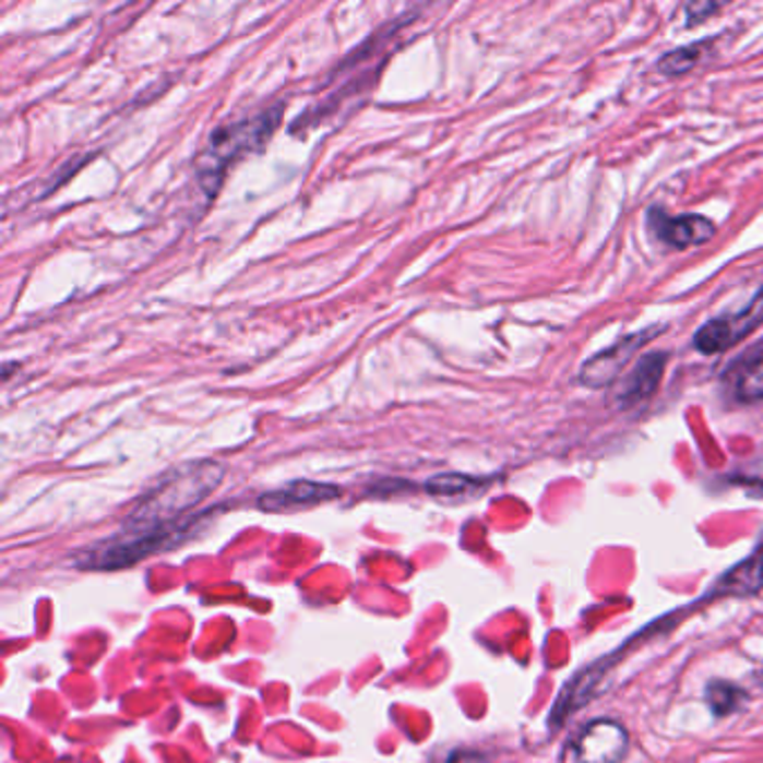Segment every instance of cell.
Returning a JSON list of instances; mask_svg holds the SVG:
<instances>
[{"label": "cell", "instance_id": "30bf717a", "mask_svg": "<svg viewBox=\"0 0 763 763\" xmlns=\"http://www.w3.org/2000/svg\"><path fill=\"white\" fill-rule=\"evenodd\" d=\"M605 669H607V663H596V665H592V667L580 669L577 675L564 685L560 699L556 701L553 714H551V728H553V730L560 728L558 724H560V722H567L569 716H571L582 703H587V701L594 696V692H596V688H598V683H600V679H603V675H605Z\"/></svg>", "mask_w": 763, "mask_h": 763}, {"label": "cell", "instance_id": "6da1fadb", "mask_svg": "<svg viewBox=\"0 0 763 763\" xmlns=\"http://www.w3.org/2000/svg\"><path fill=\"white\" fill-rule=\"evenodd\" d=\"M222 477L224 466L211 460L172 468L128 513L115 535L81 549L74 567L115 571L182 543L195 526V517L184 515L211 496Z\"/></svg>", "mask_w": 763, "mask_h": 763}, {"label": "cell", "instance_id": "8fae6325", "mask_svg": "<svg viewBox=\"0 0 763 763\" xmlns=\"http://www.w3.org/2000/svg\"><path fill=\"white\" fill-rule=\"evenodd\" d=\"M763 589V549H756L735 569H730L716 587L712 596H752Z\"/></svg>", "mask_w": 763, "mask_h": 763}, {"label": "cell", "instance_id": "5bb4252c", "mask_svg": "<svg viewBox=\"0 0 763 763\" xmlns=\"http://www.w3.org/2000/svg\"><path fill=\"white\" fill-rule=\"evenodd\" d=\"M703 50L705 43H696V45H685V48L671 50L665 57H660V61L656 63V70L665 76H681L688 74L701 59H703Z\"/></svg>", "mask_w": 763, "mask_h": 763}, {"label": "cell", "instance_id": "9a60e30c", "mask_svg": "<svg viewBox=\"0 0 763 763\" xmlns=\"http://www.w3.org/2000/svg\"><path fill=\"white\" fill-rule=\"evenodd\" d=\"M719 10H722V5H716V3H692V5H688V25H699Z\"/></svg>", "mask_w": 763, "mask_h": 763}, {"label": "cell", "instance_id": "277c9868", "mask_svg": "<svg viewBox=\"0 0 763 763\" xmlns=\"http://www.w3.org/2000/svg\"><path fill=\"white\" fill-rule=\"evenodd\" d=\"M763 323V289L754 294V298L739 311L726 313V317L712 319L694 334V347L701 354L714 356L722 354L743 338H748L752 332H756Z\"/></svg>", "mask_w": 763, "mask_h": 763}, {"label": "cell", "instance_id": "ba28073f", "mask_svg": "<svg viewBox=\"0 0 763 763\" xmlns=\"http://www.w3.org/2000/svg\"><path fill=\"white\" fill-rule=\"evenodd\" d=\"M665 368H667V351L645 354L632 370V374L624 377V381L616 388L613 396H616L618 408L622 410L632 408L652 398L663 381Z\"/></svg>", "mask_w": 763, "mask_h": 763}, {"label": "cell", "instance_id": "5b68a950", "mask_svg": "<svg viewBox=\"0 0 763 763\" xmlns=\"http://www.w3.org/2000/svg\"><path fill=\"white\" fill-rule=\"evenodd\" d=\"M667 327L660 325V327H645L636 334H630V336H624L620 338L618 343L609 345L607 349L594 354L589 361L582 366L580 370V383L582 385H587L592 390H600V388H607L611 385L618 374L630 366L632 358L649 343L654 341L656 336H660Z\"/></svg>", "mask_w": 763, "mask_h": 763}, {"label": "cell", "instance_id": "9c48e42d", "mask_svg": "<svg viewBox=\"0 0 763 763\" xmlns=\"http://www.w3.org/2000/svg\"><path fill=\"white\" fill-rule=\"evenodd\" d=\"M724 379L739 401L754 403L763 398V338L735 358Z\"/></svg>", "mask_w": 763, "mask_h": 763}, {"label": "cell", "instance_id": "52a82bcc", "mask_svg": "<svg viewBox=\"0 0 763 763\" xmlns=\"http://www.w3.org/2000/svg\"><path fill=\"white\" fill-rule=\"evenodd\" d=\"M341 498V488L334 484H321V481H294L278 490H269L258 500V506L262 511L283 513L294 509H307L317 506L323 502H332Z\"/></svg>", "mask_w": 763, "mask_h": 763}, {"label": "cell", "instance_id": "7c38bea8", "mask_svg": "<svg viewBox=\"0 0 763 763\" xmlns=\"http://www.w3.org/2000/svg\"><path fill=\"white\" fill-rule=\"evenodd\" d=\"M705 701L710 705V710L716 714V716H728V714H735L739 710H743V705L748 703V694L730 683V681H710L707 688H705Z\"/></svg>", "mask_w": 763, "mask_h": 763}, {"label": "cell", "instance_id": "4fadbf2b", "mask_svg": "<svg viewBox=\"0 0 763 763\" xmlns=\"http://www.w3.org/2000/svg\"><path fill=\"white\" fill-rule=\"evenodd\" d=\"M484 479L460 475V473H443L426 481V490L434 498H462L468 492H475L484 486Z\"/></svg>", "mask_w": 763, "mask_h": 763}, {"label": "cell", "instance_id": "8992f818", "mask_svg": "<svg viewBox=\"0 0 763 763\" xmlns=\"http://www.w3.org/2000/svg\"><path fill=\"white\" fill-rule=\"evenodd\" d=\"M647 227L652 236L669 249H690L710 242L716 234V224L703 215H681L671 217L658 206L647 211Z\"/></svg>", "mask_w": 763, "mask_h": 763}, {"label": "cell", "instance_id": "7a4b0ae2", "mask_svg": "<svg viewBox=\"0 0 763 763\" xmlns=\"http://www.w3.org/2000/svg\"><path fill=\"white\" fill-rule=\"evenodd\" d=\"M283 117V108H269L262 110L245 121H236L231 126H219L217 130L211 132V140L202 155L198 157V179L200 187L208 193L215 195L219 191L224 170L229 168L234 159L240 155L262 148L269 138H272L274 130L278 128Z\"/></svg>", "mask_w": 763, "mask_h": 763}, {"label": "cell", "instance_id": "3957f363", "mask_svg": "<svg viewBox=\"0 0 763 763\" xmlns=\"http://www.w3.org/2000/svg\"><path fill=\"white\" fill-rule=\"evenodd\" d=\"M630 752V732L613 719H594L575 732L562 754L560 763H622Z\"/></svg>", "mask_w": 763, "mask_h": 763}]
</instances>
